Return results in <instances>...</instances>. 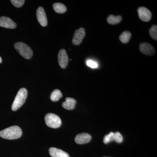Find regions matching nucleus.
<instances>
[{"mask_svg":"<svg viewBox=\"0 0 157 157\" xmlns=\"http://www.w3.org/2000/svg\"><path fill=\"white\" fill-rule=\"evenodd\" d=\"M22 132L17 126H13L2 130L0 132V137L4 139L14 140L21 137Z\"/></svg>","mask_w":157,"mask_h":157,"instance_id":"f257e3e1","label":"nucleus"},{"mask_svg":"<svg viewBox=\"0 0 157 157\" xmlns=\"http://www.w3.org/2000/svg\"><path fill=\"white\" fill-rule=\"evenodd\" d=\"M27 95V90L24 88L20 89L17 92L11 106V109L14 111L19 109L25 102Z\"/></svg>","mask_w":157,"mask_h":157,"instance_id":"f03ea898","label":"nucleus"},{"mask_svg":"<svg viewBox=\"0 0 157 157\" xmlns=\"http://www.w3.org/2000/svg\"><path fill=\"white\" fill-rule=\"evenodd\" d=\"M14 47L22 57L27 59L32 58L33 51L30 47L25 43L21 42H16L14 44Z\"/></svg>","mask_w":157,"mask_h":157,"instance_id":"7ed1b4c3","label":"nucleus"},{"mask_svg":"<svg viewBox=\"0 0 157 157\" xmlns=\"http://www.w3.org/2000/svg\"><path fill=\"white\" fill-rule=\"evenodd\" d=\"M45 120L46 124L50 128H57L61 125L62 121L60 118L54 113H47L45 115Z\"/></svg>","mask_w":157,"mask_h":157,"instance_id":"20e7f679","label":"nucleus"},{"mask_svg":"<svg viewBox=\"0 0 157 157\" xmlns=\"http://www.w3.org/2000/svg\"><path fill=\"white\" fill-rule=\"evenodd\" d=\"M85 30L83 28H80L75 31L73 40H72L73 45H80L85 36Z\"/></svg>","mask_w":157,"mask_h":157,"instance_id":"39448f33","label":"nucleus"},{"mask_svg":"<svg viewBox=\"0 0 157 157\" xmlns=\"http://www.w3.org/2000/svg\"><path fill=\"white\" fill-rule=\"evenodd\" d=\"M58 59L59 65L62 69H65L67 67L69 62V57L65 49H62L59 51L58 55Z\"/></svg>","mask_w":157,"mask_h":157,"instance_id":"423d86ee","label":"nucleus"},{"mask_svg":"<svg viewBox=\"0 0 157 157\" xmlns=\"http://www.w3.org/2000/svg\"><path fill=\"white\" fill-rule=\"evenodd\" d=\"M138 16L141 21H148L151 17V13L148 9L145 7H141L137 9Z\"/></svg>","mask_w":157,"mask_h":157,"instance_id":"0eeeda50","label":"nucleus"},{"mask_svg":"<svg viewBox=\"0 0 157 157\" xmlns=\"http://www.w3.org/2000/svg\"><path fill=\"white\" fill-rule=\"evenodd\" d=\"M139 49L141 53L149 56L153 55L155 53V49L153 46L147 42L140 43Z\"/></svg>","mask_w":157,"mask_h":157,"instance_id":"6e6552de","label":"nucleus"},{"mask_svg":"<svg viewBox=\"0 0 157 157\" xmlns=\"http://www.w3.org/2000/svg\"><path fill=\"white\" fill-rule=\"evenodd\" d=\"M37 20L42 26L45 27L47 25V17L44 9L42 7H39L36 11Z\"/></svg>","mask_w":157,"mask_h":157,"instance_id":"1a4fd4ad","label":"nucleus"},{"mask_svg":"<svg viewBox=\"0 0 157 157\" xmlns=\"http://www.w3.org/2000/svg\"><path fill=\"white\" fill-rule=\"evenodd\" d=\"M0 26L5 28L14 29L16 28L17 25L9 17L3 16L0 17Z\"/></svg>","mask_w":157,"mask_h":157,"instance_id":"9d476101","label":"nucleus"},{"mask_svg":"<svg viewBox=\"0 0 157 157\" xmlns=\"http://www.w3.org/2000/svg\"><path fill=\"white\" fill-rule=\"evenodd\" d=\"M92 137L87 133H83L78 134L75 138V142L79 144L89 143L91 140Z\"/></svg>","mask_w":157,"mask_h":157,"instance_id":"9b49d317","label":"nucleus"},{"mask_svg":"<svg viewBox=\"0 0 157 157\" xmlns=\"http://www.w3.org/2000/svg\"><path fill=\"white\" fill-rule=\"evenodd\" d=\"M49 152L52 157H70L67 153L56 147L49 148Z\"/></svg>","mask_w":157,"mask_h":157,"instance_id":"f8f14e48","label":"nucleus"},{"mask_svg":"<svg viewBox=\"0 0 157 157\" xmlns=\"http://www.w3.org/2000/svg\"><path fill=\"white\" fill-rule=\"evenodd\" d=\"M76 103V100L73 98H66V101L63 102L62 106L65 109L72 110L74 109Z\"/></svg>","mask_w":157,"mask_h":157,"instance_id":"ddd939ff","label":"nucleus"},{"mask_svg":"<svg viewBox=\"0 0 157 157\" xmlns=\"http://www.w3.org/2000/svg\"><path fill=\"white\" fill-rule=\"evenodd\" d=\"M53 7L54 10L58 13L62 14L65 13L67 11V7L63 4L60 3H56L53 4Z\"/></svg>","mask_w":157,"mask_h":157,"instance_id":"4468645a","label":"nucleus"},{"mask_svg":"<svg viewBox=\"0 0 157 157\" xmlns=\"http://www.w3.org/2000/svg\"><path fill=\"white\" fill-rule=\"evenodd\" d=\"M122 17L120 15L114 16L113 15H109L107 18V21L108 24L112 25L117 24L121 21Z\"/></svg>","mask_w":157,"mask_h":157,"instance_id":"2eb2a0df","label":"nucleus"},{"mask_svg":"<svg viewBox=\"0 0 157 157\" xmlns=\"http://www.w3.org/2000/svg\"><path fill=\"white\" fill-rule=\"evenodd\" d=\"M132 34L129 31H126L124 32L119 36V39L121 42L124 44L128 43L131 39Z\"/></svg>","mask_w":157,"mask_h":157,"instance_id":"dca6fc26","label":"nucleus"},{"mask_svg":"<svg viewBox=\"0 0 157 157\" xmlns=\"http://www.w3.org/2000/svg\"><path fill=\"white\" fill-rule=\"evenodd\" d=\"M62 93L58 89L54 90L51 94L50 99L53 102H56L62 98Z\"/></svg>","mask_w":157,"mask_h":157,"instance_id":"f3484780","label":"nucleus"},{"mask_svg":"<svg viewBox=\"0 0 157 157\" xmlns=\"http://www.w3.org/2000/svg\"><path fill=\"white\" fill-rule=\"evenodd\" d=\"M149 33L152 39L154 40H157V25L152 26L149 29Z\"/></svg>","mask_w":157,"mask_h":157,"instance_id":"a211bd4d","label":"nucleus"},{"mask_svg":"<svg viewBox=\"0 0 157 157\" xmlns=\"http://www.w3.org/2000/svg\"><path fill=\"white\" fill-rule=\"evenodd\" d=\"M114 133L111 132L108 135H105L104 138V143L105 144L109 143V142L114 140Z\"/></svg>","mask_w":157,"mask_h":157,"instance_id":"6ab92c4d","label":"nucleus"},{"mask_svg":"<svg viewBox=\"0 0 157 157\" xmlns=\"http://www.w3.org/2000/svg\"><path fill=\"white\" fill-rule=\"evenodd\" d=\"M10 2L16 8H20L22 7L25 1L24 0H11Z\"/></svg>","mask_w":157,"mask_h":157,"instance_id":"aec40b11","label":"nucleus"},{"mask_svg":"<svg viewBox=\"0 0 157 157\" xmlns=\"http://www.w3.org/2000/svg\"><path fill=\"white\" fill-rule=\"evenodd\" d=\"M123 140V137L122 135H121V133L119 132H116L114 133V141H116L117 143H121Z\"/></svg>","mask_w":157,"mask_h":157,"instance_id":"412c9836","label":"nucleus"},{"mask_svg":"<svg viewBox=\"0 0 157 157\" xmlns=\"http://www.w3.org/2000/svg\"><path fill=\"white\" fill-rule=\"evenodd\" d=\"M86 64L88 67H90L94 69L98 67V64L96 62L92 60H88L86 61Z\"/></svg>","mask_w":157,"mask_h":157,"instance_id":"4be33fe9","label":"nucleus"},{"mask_svg":"<svg viewBox=\"0 0 157 157\" xmlns=\"http://www.w3.org/2000/svg\"><path fill=\"white\" fill-rule=\"evenodd\" d=\"M2 58H1V57H0V63H2Z\"/></svg>","mask_w":157,"mask_h":157,"instance_id":"5701e85b","label":"nucleus"},{"mask_svg":"<svg viewBox=\"0 0 157 157\" xmlns=\"http://www.w3.org/2000/svg\"></svg>","mask_w":157,"mask_h":157,"instance_id":"b1692460","label":"nucleus"}]
</instances>
